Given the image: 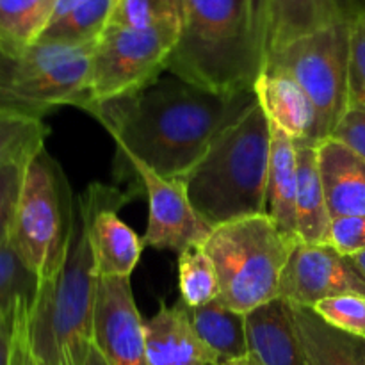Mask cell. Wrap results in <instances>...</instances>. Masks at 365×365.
<instances>
[{
  "mask_svg": "<svg viewBox=\"0 0 365 365\" xmlns=\"http://www.w3.org/2000/svg\"><path fill=\"white\" fill-rule=\"evenodd\" d=\"M253 106V89L209 91L170 71L138 89L84 109L116 143V159H134L157 175L184 178L212 143Z\"/></svg>",
  "mask_w": 365,
  "mask_h": 365,
  "instance_id": "cell-1",
  "label": "cell"
},
{
  "mask_svg": "<svg viewBox=\"0 0 365 365\" xmlns=\"http://www.w3.org/2000/svg\"><path fill=\"white\" fill-rule=\"evenodd\" d=\"M264 0H182V24L166 71L209 91L253 89L266 68Z\"/></svg>",
  "mask_w": 365,
  "mask_h": 365,
  "instance_id": "cell-2",
  "label": "cell"
},
{
  "mask_svg": "<svg viewBox=\"0 0 365 365\" xmlns=\"http://www.w3.org/2000/svg\"><path fill=\"white\" fill-rule=\"evenodd\" d=\"M271 123L259 102L185 175L189 202L210 228L267 214Z\"/></svg>",
  "mask_w": 365,
  "mask_h": 365,
  "instance_id": "cell-3",
  "label": "cell"
},
{
  "mask_svg": "<svg viewBox=\"0 0 365 365\" xmlns=\"http://www.w3.org/2000/svg\"><path fill=\"white\" fill-rule=\"evenodd\" d=\"M95 260L75 198L70 245L53 280L39 284L27 316V342L39 365H86L95 334Z\"/></svg>",
  "mask_w": 365,
  "mask_h": 365,
  "instance_id": "cell-4",
  "label": "cell"
},
{
  "mask_svg": "<svg viewBox=\"0 0 365 365\" xmlns=\"http://www.w3.org/2000/svg\"><path fill=\"white\" fill-rule=\"evenodd\" d=\"M296 242L267 214L214 228L203 250L216 267L220 302L248 314L277 299L282 271Z\"/></svg>",
  "mask_w": 365,
  "mask_h": 365,
  "instance_id": "cell-5",
  "label": "cell"
},
{
  "mask_svg": "<svg viewBox=\"0 0 365 365\" xmlns=\"http://www.w3.org/2000/svg\"><path fill=\"white\" fill-rule=\"evenodd\" d=\"M75 198L66 175L43 146L27 163L9 242L39 280H53L70 245Z\"/></svg>",
  "mask_w": 365,
  "mask_h": 365,
  "instance_id": "cell-6",
  "label": "cell"
},
{
  "mask_svg": "<svg viewBox=\"0 0 365 365\" xmlns=\"http://www.w3.org/2000/svg\"><path fill=\"white\" fill-rule=\"evenodd\" d=\"M93 48L38 41L24 52H0V109L43 120L57 107H77Z\"/></svg>",
  "mask_w": 365,
  "mask_h": 365,
  "instance_id": "cell-7",
  "label": "cell"
},
{
  "mask_svg": "<svg viewBox=\"0 0 365 365\" xmlns=\"http://www.w3.org/2000/svg\"><path fill=\"white\" fill-rule=\"evenodd\" d=\"M351 24L321 29L267 56L266 64L280 68L291 75L312 100L319 118L321 143L331 138L349 106Z\"/></svg>",
  "mask_w": 365,
  "mask_h": 365,
  "instance_id": "cell-8",
  "label": "cell"
},
{
  "mask_svg": "<svg viewBox=\"0 0 365 365\" xmlns=\"http://www.w3.org/2000/svg\"><path fill=\"white\" fill-rule=\"evenodd\" d=\"M178 32L180 25L107 27L93 48L86 91L77 109L125 95L166 71Z\"/></svg>",
  "mask_w": 365,
  "mask_h": 365,
  "instance_id": "cell-9",
  "label": "cell"
},
{
  "mask_svg": "<svg viewBox=\"0 0 365 365\" xmlns=\"http://www.w3.org/2000/svg\"><path fill=\"white\" fill-rule=\"evenodd\" d=\"M114 173L132 187L141 189L148 200V227L141 237L143 245L171 250L178 255L205 245L212 228L192 209L182 178L160 177L134 159L114 163Z\"/></svg>",
  "mask_w": 365,
  "mask_h": 365,
  "instance_id": "cell-10",
  "label": "cell"
},
{
  "mask_svg": "<svg viewBox=\"0 0 365 365\" xmlns=\"http://www.w3.org/2000/svg\"><path fill=\"white\" fill-rule=\"evenodd\" d=\"M141 192V189L132 185H128L127 191H121L116 185L93 182L77 196L98 278H130L138 266L145 245L143 239L120 220L118 210Z\"/></svg>",
  "mask_w": 365,
  "mask_h": 365,
  "instance_id": "cell-11",
  "label": "cell"
},
{
  "mask_svg": "<svg viewBox=\"0 0 365 365\" xmlns=\"http://www.w3.org/2000/svg\"><path fill=\"white\" fill-rule=\"evenodd\" d=\"M344 294L365 296V278L351 257L330 245L296 242L282 271L278 298L314 309L319 302Z\"/></svg>",
  "mask_w": 365,
  "mask_h": 365,
  "instance_id": "cell-12",
  "label": "cell"
},
{
  "mask_svg": "<svg viewBox=\"0 0 365 365\" xmlns=\"http://www.w3.org/2000/svg\"><path fill=\"white\" fill-rule=\"evenodd\" d=\"M93 342L107 365H150L130 278H98Z\"/></svg>",
  "mask_w": 365,
  "mask_h": 365,
  "instance_id": "cell-13",
  "label": "cell"
},
{
  "mask_svg": "<svg viewBox=\"0 0 365 365\" xmlns=\"http://www.w3.org/2000/svg\"><path fill=\"white\" fill-rule=\"evenodd\" d=\"M264 11L269 56L321 29L351 24L365 11V0H264Z\"/></svg>",
  "mask_w": 365,
  "mask_h": 365,
  "instance_id": "cell-14",
  "label": "cell"
},
{
  "mask_svg": "<svg viewBox=\"0 0 365 365\" xmlns=\"http://www.w3.org/2000/svg\"><path fill=\"white\" fill-rule=\"evenodd\" d=\"M257 102L273 127L280 128L296 145L319 146V118L302 86L289 73L266 64L255 86Z\"/></svg>",
  "mask_w": 365,
  "mask_h": 365,
  "instance_id": "cell-15",
  "label": "cell"
},
{
  "mask_svg": "<svg viewBox=\"0 0 365 365\" xmlns=\"http://www.w3.org/2000/svg\"><path fill=\"white\" fill-rule=\"evenodd\" d=\"M150 365H217V359L192 331L180 302L159 303L153 317L145 321Z\"/></svg>",
  "mask_w": 365,
  "mask_h": 365,
  "instance_id": "cell-16",
  "label": "cell"
},
{
  "mask_svg": "<svg viewBox=\"0 0 365 365\" xmlns=\"http://www.w3.org/2000/svg\"><path fill=\"white\" fill-rule=\"evenodd\" d=\"M250 351L266 365H310L294 327L292 305L277 298L246 314Z\"/></svg>",
  "mask_w": 365,
  "mask_h": 365,
  "instance_id": "cell-17",
  "label": "cell"
},
{
  "mask_svg": "<svg viewBox=\"0 0 365 365\" xmlns=\"http://www.w3.org/2000/svg\"><path fill=\"white\" fill-rule=\"evenodd\" d=\"M321 178L331 220L365 216V160L335 139L317 146Z\"/></svg>",
  "mask_w": 365,
  "mask_h": 365,
  "instance_id": "cell-18",
  "label": "cell"
},
{
  "mask_svg": "<svg viewBox=\"0 0 365 365\" xmlns=\"http://www.w3.org/2000/svg\"><path fill=\"white\" fill-rule=\"evenodd\" d=\"M271 157L267 175V216L285 235L298 239L296 192H298V150L296 143L271 125ZM299 241V239H298Z\"/></svg>",
  "mask_w": 365,
  "mask_h": 365,
  "instance_id": "cell-19",
  "label": "cell"
},
{
  "mask_svg": "<svg viewBox=\"0 0 365 365\" xmlns=\"http://www.w3.org/2000/svg\"><path fill=\"white\" fill-rule=\"evenodd\" d=\"M294 327L310 365H365V339L346 334L312 309L292 305Z\"/></svg>",
  "mask_w": 365,
  "mask_h": 365,
  "instance_id": "cell-20",
  "label": "cell"
},
{
  "mask_svg": "<svg viewBox=\"0 0 365 365\" xmlns=\"http://www.w3.org/2000/svg\"><path fill=\"white\" fill-rule=\"evenodd\" d=\"M298 150V192H296V228L299 242L324 245L331 216L324 196L317 146L296 145Z\"/></svg>",
  "mask_w": 365,
  "mask_h": 365,
  "instance_id": "cell-21",
  "label": "cell"
},
{
  "mask_svg": "<svg viewBox=\"0 0 365 365\" xmlns=\"http://www.w3.org/2000/svg\"><path fill=\"white\" fill-rule=\"evenodd\" d=\"M182 309L192 331L216 355L217 364L250 353L246 314L235 312L220 299H214L198 309H189L184 305Z\"/></svg>",
  "mask_w": 365,
  "mask_h": 365,
  "instance_id": "cell-22",
  "label": "cell"
},
{
  "mask_svg": "<svg viewBox=\"0 0 365 365\" xmlns=\"http://www.w3.org/2000/svg\"><path fill=\"white\" fill-rule=\"evenodd\" d=\"M59 0H0V52L18 53L39 41Z\"/></svg>",
  "mask_w": 365,
  "mask_h": 365,
  "instance_id": "cell-23",
  "label": "cell"
},
{
  "mask_svg": "<svg viewBox=\"0 0 365 365\" xmlns=\"http://www.w3.org/2000/svg\"><path fill=\"white\" fill-rule=\"evenodd\" d=\"M114 4L116 0H86L66 16L52 21L39 41L71 46L95 45L109 25Z\"/></svg>",
  "mask_w": 365,
  "mask_h": 365,
  "instance_id": "cell-24",
  "label": "cell"
},
{
  "mask_svg": "<svg viewBox=\"0 0 365 365\" xmlns=\"http://www.w3.org/2000/svg\"><path fill=\"white\" fill-rule=\"evenodd\" d=\"M39 280L27 269L11 242L0 246V317L16 319L31 310Z\"/></svg>",
  "mask_w": 365,
  "mask_h": 365,
  "instance_id": "cell-25",
  "label": "cell"
},
{
  "mask_svg": "<svg viewBox=\"0 0 365 365\" xmlns=\"http://www.w3.org/2000/svg\"><path fill=\"white\" fill-rule=\"evenodd\" d=\"M178 302L189 309H198L220 299L216 267L203 246H195L178 255Z\"/></svg>",
  "mask_w": 365,
  "mask_h": 365,
  "instance_id": "cell-26",
  "label": "cell"
},
{
  "mask_svg": "<svg viewBox=\"0 0 365 365\" xmlns=\"http://www.w3.org/2000/svg\"><path fill=\"white\" fill-rule=\"evenodd\" d=\"M48 132L41 118L0 109V168L31 159L45 146Z\"/></svg>",
  "mask_w": 365,
  "mask_h": 365,
  "instance_id": "cell-27",
  "label": "cell"
},
{
  "mask_svg": "<svg viewBox=\"0 0 365 365\" xmlns=\"http://www.w3.org/2000/svg\"><path fill=\"white\" fill-rule=\"evenodd\" d=\"M182 24V0H116L107 27L150 29Z\"/></svg>",
  "mask_w": 365,
  "mask_h": 365,
  "instance_id": "cell-28",
  "label": "cell"
},
{
  "mask_svg": "<svg viewBox=\"0 0 365 365\" xmlns=\"http://www.w3.org/2000/svg\"><path fill=\"white\" fill-rule=\"evenodd\" d=\"M312 310L331 327L365 339V296L344 294L323 299Z\"/></svg>",
  "mask_w": 365,
  "mask_h": 365,
  "instance_id": "cell-29",
  "label": "cell"
},
{
  "mask_svg": "<svg viewBox=\"0 0 365 365\" xmlns=\"http://www.w3.org/2000/svg\"><path fill=\"white\" fill-rule=\"evenodd\" d=\"M29 160H18V163H11L0 168V246L9 242L11 228H13L18 198H20L25 168H27Z\"/></svg>",
  "mask_w": 365,
  "mask_h": 365,
  "instance_id": "cell-30",
  "label": "cell"
},
{
  "mask_svg": "<svg viewBox=\"0 0 365 365\" xmlns=\"http://www.w3.org/2000/svg\"><path fill=\"white\" fill-rule=\"evenodd\" d=\"M348 89V109H365V11L351 24Z\"/></svg>",
  "mask_w": 365,
  "mask_h": 365,
  "instance_id": "cell-31",
  "label": "cell"
},
{
  "mask_svg": "<svg viewBox=\"0 0 365 365\" xmlns=\"http://www.w3.org/2000/svg\"><path fill=\"white\" fill-rule=\"evenodd\" d=\"M327 245L346 257H355L365 252V216L334 217Z\"/></svg>",
  "mask_w": 365,
  "mask_h": 365,
  "instance_id": "cell-32",
  "label": "cell"
},
{
  "mask_svg": "<svg viewBox=\"0 0 365 365\" xmlns=\"http://www.w3.org/2000/svg\"><path fill=\"white\" fill-rule=\"evenodd\" d=\"M330 139L341 141L365 160V109L349 107Z\"/></svg>",
  "mask_w": 365,
  "mask_h": 365,
  "instance_id": "cell-33",
  "label": "cell"
},
{
  "mask_svg": "<svg viewBox=\"0 0 365 365\" xmlns=\"http://www.w3.org/2000/svg\"><path fill=\"white\" fill-rule=\"evenodd\" d=\"M24 314H21V316H24ZM21 316H18L16 319L0 317V365H11L14 348V335H16L18 321H20Z\"/></svg>",
  "mask_w": 365,
  "mask_h": 365,
  "instance_id": "cell-34",
  "label": "cell"
},
{
  "mask_svg": "<svg viewBox=\"0 0 365 365\" xmlns=\"http://www.w3.org/2000/svg\"><path fill=\"white\" fill-rule=\"evenodd\" d=\"M31 312V310H29ZM27 314L20 317L16 327V335H14V348H13V359L11 365H32V355L29 349L27 342Z\"/></svg>",
  "mask_w": 365,
  "mask_h": 365,
  "instance_id": "cell-35",
  "label": "cell"
},
{
  "mask_svg": "<svg viewBox=\"0 0 365 365\" xmlns=\"http://www.w3.org/2000/svg\"><path fill=\"white\" fill-rule=\"evenodd\" d=\"M217 365H266V364H264L262 360L255 355V353L250 351V353H246L245 356H239V359L228 360V362H221Z\"/></svg>",
  "mask_w": 365,
  "mask_h": 365,
  "instance_id": "cell-36",
  "label": "cell"
},
{
  "mask_svg": "<svg viewBox=\"0 0 365 365\" xmlns=\"http://www.w3.org/2000/svg\"><path fill=\"white\" fill-rule=\"evenodd\" d=\"M86 365H107L106 359H103V355L100 353V349L95 346V342H93L91 349H89V355H88V360H86Z\"/></svg>",
  "mask_w": 365,
  "mask_h": 365,
  "instance_id": "cell-37",
  "label": "cell"
},
{
  "mask_svg": "<svg viewBox=\"0 0 365 365\" xmlns=\"http://www.w3.org/2000/svg\"><path fill=\"white\" fill-rule=\"evenodd\" d=\"M351 259L355 260V264H356V266H359L360 273H362L364 278H365V252L359 253V255H355V257H351Z\"/></svg>",
  "mask_w": 365,
  "mask_h": 365,
  "instance_id": "cell-38",
  "label": "cell"
},
{
  "mask_svg": "<svg viewBox=\"0 0 365 365\" xmlns=\"http://www.w3.org/2000/svg\"><path fill=\"white\" fill-rule=\"evenodd\" d=\"M32 365H39V364H38V362H36V360H34V359H32Z\"/></svg>",
  "mask_w": 365,
  "mask_h": 365,
  "instance_id": "cell-39",
  "label": "cell"
}]
</instances>
